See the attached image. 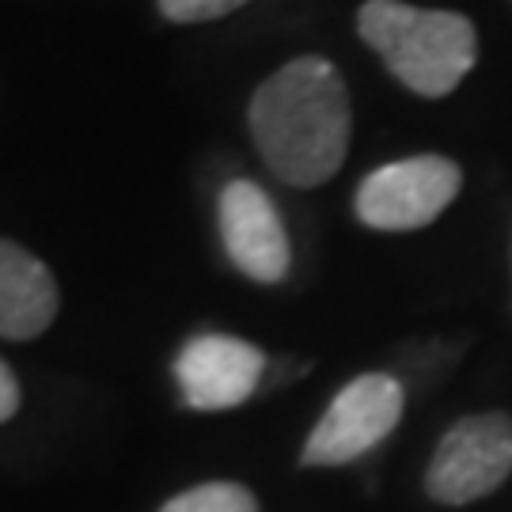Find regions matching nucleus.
<instances>
[{
    "mask_svg": "<svg viewBox=\"0 0 512 512\" xmlns=\"http://www.w3.org/2000/svg\"><path fill=\"white\" fill-rule=\"evenodd\" d=\"M262 372L266 353L232 334H198L175 357V380L194 410H232L247 403L262 384Z\"/></svg>",
    "mask_w": 512,
    "mask_h": 512,
    "instance_id": "nucleus-6",
    "label": "nucleus"
},
{
    "mask_svg": "<svg viewBox=\"0 0 512 512\" xmlns=\"http://www.w3.org/2000/svg\"><path fill=\"white\" fill-rule=\"evenodd\" d=\"M19 410V384L12 368L0 361V421H8Z\"/></svg>",
    "mask_w": 512,
    "mask_h": 512,
    "instance_id": "nucleus-11",
    "label": "nucleus"
},
{
    "mask_svg": "<svg viewBox=\"0 0 512 512\" xmlns=\"http://www.w3.org/2000/svg\"><path fill=\"white\" fill-rule=\"evenodd\" d=\"M463 171L448 156H410L384 164L357 190V217L376 232H414L425 228L456 202Z\"/></svg>",
    "mask_w": 512,
    "mask_h": 512,
    "instance_id": "nucleus-4",
    "label": "nucleus"
},
{
    "mask_svg": "<svg viewBox=\"0 0 512 512\" xmlns=\"http://www.w3.org/2000/svg\"><path fill=\"white\" fill-rule=\"evenodd\" d=\"M349 92L327 57H296L251 99V133L281 183L319 186L349 148Z\"/></svg>",
    "mask_w": 512,
    "mask_h": 512,
    "instance_id": "nucleus-1",
    "label": "nucleus"
},
{
    "mask_svg": "<svg viewBox=\"0 0 512 512\" xmlns=\"http://www.w3.org/2000/svg\"><path fill=\"white\" fill-rule=\"evenodd\" d=\"M160 512H258V501L251 490H243L236 482H205V486L171 497Z\"/></svg>",
    "mask_w": 512,
    "mask_h": 512,
    "instance_id": "nucleus-9",
    "label": "nucleus"
},
{
    "mask_svg": "<svg viewBox=\"0 0 512 512\" xmlns=\"http://www.w3.org/2000/svg\"><path fill=\"white\" fill-rule=\"evenodd\" d=\"M357 31L380 54L395 80L425 99L456 92L478 61V35L459 12L414 8L403 0H368Z\"/></svg>",
    "mask_w": 512,
    "mask_h": 512,
    "instance_id": "nucleus-2",
    "label": "nucleus"
},
{
    "mask_svg": "<svg viewBox=\"0 0 512 512\" xmlns=\"http://www.w3.org/2000/svg\"><path fill=\"white\" fill-rule=\"evenodd\" d=\"M57 315V281L46 262L0 239V338H38Z\"/></svg>",
    "mask_w": 512,
    "mask_h": 512,
    "instance_id": "nucleus-8",
    "label": "nucleus"
},
{
    "mask_svg": "<svg viewBox=\"0 0 512 512\" xmlns=\"http://www.w3.org/2000/svg\"><path fill=\"white\" fill-rule=\"evenodd\" d=\"M403 384L395 376H357L346 384L304 444L308 467H338L372 452L403 418Z\"/></svg>",
    "mask_w": 512,
    "mask_h": 512,
    "instance_id": "nucleus-5",
    "label": "nucleus"
},
{
    "mask_svg": "<svg viewBox=\"0 0 512 512\" xmlns=\"http://www.w3.org/2000/svg\"><path fill=\"white\" fill-rule=\"evenodd\" d=\"M512 475V418L471 414L456 421L425 471V490L440 505H471Z\"/></svg>",
    "mask_w": 512,
    "mask_h": 512,
    "instance_id": "nucleus-3",
    "label": "nucleus"
},
{
    "mask_svg": "<svg viewBox=\"0 0 512 512\" xmlns=\"http://www.w3.org/2000/svg\"><path fill=\"white\" fill-rule=\"evenodd\" d=\"M220 239L232 266L243 270L251 281L277 285L289 274V236L277 217L270 194L255 186L251 179H236L220 194Z\"/></svg>",
    "mask_w": 512,
    "mask_h": 512,
    "instance_id": "nucleus-7",
    "label": "nucleus"
},
{
    "mask_svg": "<svg viewBox=\"0 0 512 512\" xmlns=\"http://www.w3.org/2000/svg\"><path fill=\"white\" fill-rule=\"evenodd\" d=\"M247 0H160V12L175 23H209L243 8Z\"/></svg>",
    "mask_w": 512,
    "mask_h": 512,
    "instance_id": "nucleus-10",
    "label": "nucleus"
}]
</instances>
